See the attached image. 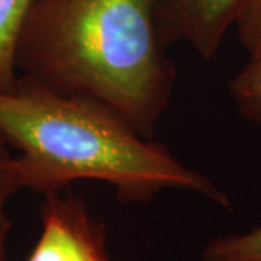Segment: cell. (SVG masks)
I'll use <instances>...</instances> for the list:
<instances>
[{"label":"cell","mask_w":261,"mask_h":261,"mask_svg":"<svg viewBox=\"0 0 261 261\" xmlns=\"http://www.w3.org/2000/svg\"><path fill=\"white\" fill-rule=\"evenodd\" d=\"M37 0H0V90L18 80L16 45L23 23Z\"/></svg>","instance_id":"5"},{"label":"cell","mask_w":261,"mask_h":261,"mask_svg":"<svg viewBox=\"0 0 261 261\" xmlns=\"http://www.w3.org/2000/svg\"><path fill=\"white\" fill-rule=\"evenodd\" d=\"M244 0H154L166 47L183 42L205 60L214 58L235 27Z\"/></svg>","instance_id":"4"},{"label":"cell","mask_w":261,"mask_h":261,"mask_svg":"<svg viewBox=\"0 0 261 261\" xmlns=\"http://www.w3.org/2000/svg\"><path fill=\"white\" fill-rule=\"evenodd\" d=\"M10 147L0 137V261H8L6 244L10 231L8 202L16 192L22 190L16 173V155L10 152Z\"/></svg>","instance_id":"8"},{"label":"cell","mask_w":261,"mask_h":261,"mask_svg":"<svg viewBox=\"0 0 261 261\" xmlns=\"http://www.w3.org/2000/svg\"><path fill=\"white\" fill-rule=\"evenodd\" d=\"M202 261H261V225L241 233L215 237L206 244Z\"/></svg>","instance_id":"7"},{"label":"cell","mask_w":261,"mask_h":261,"mask_svg":"<svg viewBox=\"0 0 261 261\" xmlns=\"http://www.w3.org/2000/svg\"><path fill=\"white\" fill-rule=\"evenodd\" d=\"M44 197L41 233L27 261H116L108 250L106 225L82 197L64 190Z\"/></svg>","instance_id":"3"},{"label":"cell","mask_w":261,"mask_h":261,"mask_svg":"<svg viewBox=\"0 0 261 261\" xmlns=\"http://www.w3.org/2000/svg\"><path fill=\"white\" fill-rule=\"evenodd\" d=\"M0 137L19 152L20 189L47 195L79 180H96L112 186L125 203H145L163 190L177 189L231 209L222 189L142 135L122 113L25 75L0 90Z\"/></svg>","instance_id":"1"},{"label":"cell","mask_w":261,"mask_h":261,"mask_svg":"<svg viewBox=\"0 0 261 261\" xmlns=\"http://www.w3.org/2000/svg\"><path fill=\"white\" fill-rule=\"evenodd\" d=\"M229 93L245 119L261 123V53L250 57L231 80Z\"/></svg>","instance_id":"6"},{"label":"cell","mask_w":261,"mask_h":261,"mask_svg":"<svg viewBox=\"0 0 261 261\" xmlns=\"http://www.w3.org/2000/svg\"><path fill=\"white\" fill-rule=\"evenodd\" d=\"M237 34L248 57L261 53V0H244L238 15Z\"/></svg>","instance_id":"9"},{"label":"cell","mask_w":261,"mask_h":261,"mask_svg":"<svg viewBox=\"0 0 261 261\" xmlns=\"http://www.w3.org/2000/svg\"><path fill=\"white\" fill-rule=\"evenodd\" d=\"M15 61L19 75L58 93L103 102L148 138L177 79L154 0H37Z\"/></svg>","instance_id":"2"}]
</instances>
